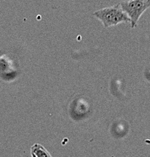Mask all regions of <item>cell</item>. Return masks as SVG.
I'll return each instance as SVG.
<instances>
[{
	"label": "cell",
	"mask_w": 150,
	"mask_h": 157,
	"mask_svg": "<svg viewBox=\"0 0 150 157\" xmlns=\"http://www.w3.org/2000/svg\"><path fill=\"white\" fill-rule=\"evenodd\" d=\"M31 154L36 157H52L47 149L39 144H35L31 147Z\"/></svg>",
	"instance_id": "3"
},
{
	"label": "cell",
	"mask_w": 150,
	"mask_h": 157,
	"mask_svg": "<svg viewBox=\"0 0 150 157\" xmlns=\"http://www.w3.org/2000/svg\"><path fill=\"white\" fill-rule=\"evenodd\" d=\"M31 156H32V157H36L35 156H34V155H33V154H31Z\"/></svg>",
	"instance_id": "4"
},
{
	"label": "cell",
	"mask_w": 150,
	"mask_h": 157,
	"mask_svg": "<svg viewBox=\"0 0 150 157\" xmlns=\"http://www.w3.org/2000/svg\"><path fill=\"white\" fill-rule=\"evenodd\" d=\"M94 17L102 22L105 28L114 27L121 23H130L129 17L121 9L119 4L103 8L93 13Z\"/></svg>",
	"instance_id": "1"
},
{
	"label": "cell",
	"mask_w": 150,
	"mask_h": 157,
	"mask_svg": "<svg viewBox=\"0 0 150 157\" xmlns=\"http://www.w3.org/2000/svg\"><path fill=\"white\" fill-rule=\"evenodd\" d=\"M148 1H149V2H150V0H148Z\"/></svg>",
	"instance_id": "5"
},
{
	"label": "cell",
	"mask_w": 150,
	"mask_h": 157,
	"mask_svg": "<svg viewBox=\"0 0 150 157\" xmlns=\"http://www.w3.org/2000/svg\"><path fill=\"white\" fill-rule=\"evenodd\" d=\"M121 9L129 17L131 28H135L143 13L150 7L148 0H128L119 3Z\"/></svg>",
	"instance_id": "2"
}]
</instances>
